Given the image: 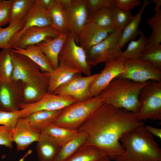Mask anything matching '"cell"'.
<instances>
[{"mask_svg":"<svg viewBox=\"0 0 161 161\" xmlns=\"http://www.w3.org/2000/svg\"><path fill=\"white\" fill-rule=\"evenodd\" d=\"M134 114L122 108L103 103L77 130L85 133L84 144L96 146L112 160L124 150L120 139L125 134L144 125Z\"/></svg>","mask_w":161,"mask_h":161,"instance_id":"6da1fadb","label":"cell"},{"mask_svg":"<svg viewBox=\"0 0 161 161\" xmlns=\"http://www.w3.org/2000/svg\"><path fill=\"white\" fill-rule=\"evenodd\" d=\"M120 142L124 151L115 161H161V149L144 125L125 134Z\"/></svg>","mask_w":161,"mask_h":161,"instance_id":"7a4b0ae2","label":"cell"},{"mask_svg":"<svg viewBox=\"0 0 161 161\" xmlns=\"http://www.w3.org/2000/svg\"><path fill=\"white\" fill-rule=\"evenodd\" d=\"M149 82L140 83L128 79L117 78L98 96L103 103L124 109L135 114L139 106L140 92Z\"/></svg>","mask_w":161,"mask_h":161,"instance_id":"3957f363","label":"cell"},{"mask_svg":"<svg viewBox=\"0 0 161 161\" xmlns=\"http://www.w3.org/2000/svg\"><path fill=\"white\" fill-rule=\"evenodd\" d=\"M103 103L99 96L73 103L62 110L53 123L77 130Z\"/></svg>","mask_w":161,"mask_h":161,"instance_id":"277c9868","label":"cell"},{"mask_svg":"<svg viewBox=\"0 0 161 161\" xmlns=\"http://www.w3.org/2000/svg\"><path fill=\"white\" fill-rule=\"evenodd\" d=\"M138 99L134 114L138 120H161V81H150L141 90Z\"/></svg>","mask_w":161,"mask_h":161,"instance_id":"5b68a950","label":"cell"},{"mask_svg":"<svg viewBox=\"0 0 161 161\" xmlns=\"http://www.w3.org/2000/svg\"><path fill=\"white\" fill-rule=\"evenodd\" d=\"M122 31L115 30L100 43L84 50L90 65L95 66L120 58L122 51L119 44Z\"/></svg>","mask_w":161,"mask_h":161,"instance_id":"8992f818","label":"cell"},{"mask_svg":"<svg viewBox=\"0 0 161 161\" xmlns=\"http://www.w3.org/2000/svg\"><path fill=\"white\" fill-rule=\"evenodd\" d=\"M59 64L77 70L86 76L91 75L92 66L88 63L84 49L69 33L59 55Z\"/></svg>","mask_w":161,"mask_h":161,"instance_id":"52a82bcc","label":"cell"},{"mask_svg":"<svg viewBox=\"0 0 161 161\" xmlns=\"http://www.w3.org/2000/svg\"><path fill=\"white\" fill-rule=\"evenodd\" d=\"M117 78L140 83L150 80L161 81V71L140 58L126 59L124 70Z\"/></svg>","mask_w":161,"mask_h":161,"instance_id":"ba28073f","label":"cell"},{"mask_svg":"<svg viewBox=\"0 0 161 161\" xmlns=\"http://www.w3.org/2000/svg\"><path fill=\"white\" fill-rule=\"evenodd\" d=\"M81 74L75 75L53 93L70 96L78 102L84 101L92 98L89 87L98 73L85 76H82Z\"/></svg>","mask_w":161,"mask_h":161,"instance_id":"9c48e42d","label":"cell"},{"mask_svg":"<svg viewBox=\"0 0 161 161\" xmlns=\"http://www.w3.org/2000/svg\"><path fill=\"white\" fill-rule=\"evenodd\" d=\"M78 102L70 96L47 93L42 100L37 103L31 104L21 103L19 111V117H24L33 112L39 110H62Z\"/></svg>","mask_w":161,"mask_h":161,"instance_id":"30bf717a","label":"cell"},{"mask_svg":"<svg viewBox=\"0 0 161 161\" xmlns=\"http://www.w3.org/2000/svg\"><path fill=\"white\" fill-rule=\"evenodd\" d=\"M64 9L69 32L78 44L80 32L90 16L86 0H72L70 5Z\"/></svg>","mask_w":161,"mask_h":161,"instance_id":"8fae6325","label":"cell"},{"mask_svg":"<svg viewBox=\"0 0 161 161\" xmlns=\"http://www.w3.org/2000/svg\"><path fill=\"white\" fill-rule=\"evenodd\" d=\"M22 88L20 81L0 80V109L7 112L19 111L22 103Z\"/></svg>","mask_w":161,"mask_h":161,"instance_id":"7c38bea8","label":"cell"},{"mask_svg":"<svg viewBox=\"0 0 161 161\" xmlns=\"http://www.w3.org/2000/svg\"><path fill=\"white\" fill-rule=\"evenodd\" d=\"M125 59L120 57L105 63V66L93 80L89 87L91 96H98L114 79L124 70Z\"/></svg>","mask_w":161,"mask_h":161,"instance_id":"4fadbf2b","label":"cell"},{"mask_svg":"<svg viewBox=\"0 0 161 161\" xmlns=\"http://www.w3.org/2000/svg\"><path fill=\"white\" fill-rule=\"evenodd\" d=\"M41 132L40 130L30 125L25 118L19 117L11 129L12 139L17 151H24L32 143L37 142Z\"/></svg>","mask_w":161,"mask_h":161,"instance_id":"5bb4252c","label":"cell"},{"mask_svg":"<svg viewBox=\"0 0 161 161\" xmlns=\"http://www.w3.org/2000/svg\"><path fill=\"white\" fill-rule=\"evenodd\" d=\"M60 34L52 26L32 27L22 33L10 48L23 49L29 46L37 45L48 38H55Z\"/></svg>","mask_w":161,"mask_h":161,"instance_id":"9a60e30c","label":"cell"},{"mask_svg":"<svg viewBox=\"0 0 161 161\" xmlns=\"http://www.w3.org/2000/svg\"><path fill=\"white\" fill-rule=\"evenodd\" d=\"M48 73L42 72L32 80L23 83L22 103L31 104L37 103L47 93Z\"/></svg>","mask_w":161,"mask_h":161,"instance_id":"2e32d148","label":"cell"},{"mask_svg":"<svg viewBox=\"0 0 161 161\" xmlns=\"http://www.w3.org/2000/svg\"><path fill=\"white\" fill-rule=\"evenodd\" d=\"M13 52L14 67L11 80L25 83L34 79L42 72L40 67L29 58Z\"/></svg>","mask_w":161,"mask_h":161,"instance_id":"e0dca14e","label":"cell"},{"mask_svg":"<svg viewBox=\"0 0 161 161\" xmlns=\"http://www.w3.org/2000/svg\"><path fill=\"white\" fill-rule=\"evenodd\" d=\"M116 29L113 27L103 28L88 20L81 30L78 45L84 50L101 42Z\"/></svg>","mask_w":161,"mask_h":161,"instance_id":"ac0fdd59","label":"cell"},{"mask_svg":"<svg viewBox=\"0 0 161 161\" xmlns=\"http://www.w3.org/2000/svg\"><path fill=\"white\" fill-rule=\"evenodd\" d=\"M23 20L24 22V27L11 40L8 48H10L19 35L27 29L33 27H45L52 25L48 10L41 5L37 0H35L31 10Z\"/></svg>","mask_w":161,"mask_h":161,"instance_id":"d6986e66","label":"cell"},{"mask_svg":"<svg viewBox=\"0 0 161 161\" xmlns=\"http://www.w3.org/2000/svg\"><path fill=\"white\" fill-rule=\"evenodd\" d=\"M61 147L50 135L41 131L36 147L38 161H55Z\"/></svg>","mask_w":161,"mask_h":161,"instance_id":"ffe728a7","label":"cell"},{"mask_svg":"<svg viewBox=\"0 0 161 161\" xmlns=\"http://www.w3.org/2000/svg\"><path fill=\"white\" fill-rule=\"evenodd\" d=\"M69 34L60 33L54 38H49L37 45L48 58L54 69L59 66L58 56Z\"/></svg>","mask_w":161,"mask_h":161,"instance_id":"44dd1931","label":"cell"},{"mask_svg":"<svg viewBox=\"0 0 161 161\" xmlns=\"http://www.w3.org/2000/svg\"><path fill=\"white\" fill-rule=\"evenodd\" d=\"M80 73H81L77 70L59 64L58 67L48 73L49 81L47 93H53L58 88Z\"/></svg>","mask_w":161,"mask_h":161,"instance_id":"7402d4cb","label":"cell"},{"mask_svg":"<svg viewBox=\"0 0 161 161\" xmlns=\"http://www.w3.org/2000/svg\"><path fill=\"white\" fill-rule=\"evenodd\" d=\"M12 49L13 52L29 58L40 67L43 72L49 73L54 69L48 58L37 45L29 46L23 49Z\"/></svg>","mask_w":161,"mask_h":161,"instance_id":"603a6c76","label":"cell"},{"mask_svg":"<svg viewBox=\"0 0 161 161\" xmlns=\"http://www.w3.org/2000/svg\"><path fill=\"white\" fill-rule=\"evenodd\" d=\"M150 4L149 1H144L141 9L122 30L119 47L121 49L125 44L130 41L135 39L141 30L139 26L141 21L142 16L146 7Z\"/></svg>","mask_w":161,"mask_h":161,"instance_id":"cb8c5ba5","label":"cell"},{"mask_svg":"<svg viewBox=\"0 0 161 161\" xmlns=\"http://www.w3.org/2000/svg\"><path fill=\"white\" fill-rule=\"evenodd\" d=\"M78 131L75 137L61 146L55 161H66L84 145L86 134L83 131Z\"/></svg>","mask_w":161,"mask_h":161,"instance_id":"d4e9b609","label":"cell"},{"mask_svg":"<svg viewBox=\"0 0 161 161\" xmlns=\"http://www.w3.org/2000/svg\"><path fill=\"white\" fill-rule=\"evenodd\" d=\"M62 110L38 111L23 118L26 119L30 125L41 130L47 125L53 123Z\"/></svg>","mask_w":161,"mask_h":161,"instance_id":"484cf974","label":"cell"},{"mask_svg":"<svg viewBox=\"0 0 161 161\" xmlns=\"http://www.w3.org/2000/svg\"><path fill=\"white\" fill-rule=\"evenodd\" d=\"M52 137L61 146L75 137L77 134V130L68 129L49 124L41 130Z\"/></svg>","mask_w":161,"mask_h":161,"instance_id":"4316f807","label":"cell"},{"mask_svg":"<svg viewBox=\"0 0 161 161\" xmlns=\"http://www.w3.org/2000/svg\"><path fill=\"white\" fill-rule=\"evenodd\" d=\"M106 156L99 148L90 145H83L66 161H98Z\"/></svg>","mask_w":161,"mask_h":161,"instance_id":"83f0119b","label":"cell"},{"mask_svg":"<svg viewBox=\"0 0 161 161\" xmlns=\"http://www.w3.org/2000/svg\"><path fill=\"white\" fill-rule=\"evenodd\" d=\"M13 52L11 48L2 49L0 51V80H11L13 70Z\"/></svg>","mask_w":161,"mask_h":161,"instance_id":"f1b7e54d","label":"cell"},{"mask_svg":"<svg viewBox=\"0 0 161 161\" xmlns=\"http://www.w3.org/2000/svg\"><path fill=\"white\" fill-rule=\"evenodd\" d=\"M35 0H13L9 24L20 21L25 17Z\"/></svg>","mask_w":161,"mask_h":161,"instance_id":"f546056e","label":"cell"},{"mask_svg":"<svg viewBox=\"0 0 161 161\" xmlns=\"http://www.w3.org/2000/svg\"><path fill=\"white\" fill-rule=\"evenodd\" d=\"M48 10L51 20L52 26L60 33L69 32L64 9L56 3Z\"/></svg>","mask_w":161,"mask_h":161,"instance_id":"4dcf8cb0","label":"cell"},{"mask_svg":"<svg viewBox=\"0 0 161 161\" xmlns=\"http://www.w3.org/2000/svg\"><path fill=\"white\" fill-rule=\"evenodd\" d=\"M140 37L136 40L131 41L126 49L122 51L120 57L125 60L140 58L144 47L148 43V38L140 31Z\"/></svg>","mask_w":161,"mask_h":161,"instance_id":"1f68e13d","label":"cell"},{"mask_svg":"<svg viewBox=\"0 0 161 161\" xmlns=\"http://www.w3.org/2000/svg\"><path fill=\"white\" fill-rule=\"evenodd\" d=\"M161 71V45L160 44H148L142 51L140 57Z\"/></svg>","mask_w":161,"mask_h":161,"instance_id":"d6a6232c","label":"cell"},{"mask_svg":"<svg viewBox=\"0 0 161 161\" xmlns=\"http://www.w3.org/2000/svg\"><path fill=\"white\" fill-rule=\"evenodd\" d=\"M112 7H104L90 16L88 21L103 28L112 26Z\"/></svg>","mask_w":161,"mask_h":161,"instance_id":"836d02e7","label":"cell"},{"mask_svg":"<svg viewBox=\"0 0 161 161\" xmlns=\"http://www.w3.org/2000/svg\"><path fill=\"white\" fill-rule=\"evenodd\" d=\"M24 22L22 20L5 28L0 27V48H8L9 44L14 36L23 27Z\"/></svg>","mask_w":161,"mask_h":161,"instance_id":"e575fe53","label":"cell"},{"mask_svg":"<svg viewBox=\"0 0 161 161\" xmlns=\"http://www.w3.org/2000/svg\"><path fill=\"white\" fill-rule=\"evenodd\" d=\"M154 15L147 20L152 32L148 38V44H160L161 42V10L154 12Z\"/></svg>","mask_w":161,"mask_h":161,"instance_id":"d590c367","label":"cell"},{"mask_svg":"<svg viewBox=\"0 0 161 161\" xmlns=\"http://www.w3.org/2000/svg\"><path fill=\"white\" fill-rule=\"evenodd\" d=\"M112 26L117 30H122L132 19L130 11L121 9L114 4L112 7Z\"/></svg>","mask_w":161,"mask_h":161,"instance_id":"8d00e7d4","label":"cell"},{"mask_svg":"<svg viewBox=\"0 0 161 161\" xmlns=\"http://www.w3.org/2000/svg\"><path fill=\"white\" fill-rule=\"evenodd\" d=\"M13 0H1L0 1V27L9 23Z\"/></svg>","mask_w":161,"mask_h":161,"instance_id":"74e56055","label":"cell"},{"mask_svg":"<svg viewBox=\"0 0 161 161\" xmlns=\"http://www.w3.org/2000/svg\"><path fill=\"white\" fill-rule=\"evenodd\" d=\"M87 9L90 16L104 7H112L114 0H86Z\"/></svg>","mask_w":161,"mask_h":161,"instance_id":"f35d334b","label":"cell"},{"mask_svg":"<svg viewBox=\"0 0 161 161\" xmlns=\"http://www.w3.org/2000/svg\"><path fill=\"white\" fill-rule=\"evenodd\" d=\"M19 111L7 112L0 109V125L9 127L12 129L19 118Z\"/></svg>","mask_w":161,"mask_h":161,"instance_id":"ab89813d","label":"cell"},{"mask_svg":"<svg viewBox=\"0 0 161 161\" xmlns=\"http://www.w3.org/2000/svg\"><path fill=\"white\" fill-rule=\"evenodd\" d=\"M11 129L7 126L0 125V145L10 149L12 148Z\"/></svg>","mask_w":161,"mask_h":161,"instance_id":"60d3db41","label":"cell"},{"mask_svg":"<svg viewBox=\"0 0 161 161\" xmlns=\"http://www.w3.org/2000/svg\"><path fill=\"white\" fill-rule=\"evenodd\" d=\"M114 5L118 8L127 11L133 9L141 3L140 0H114Z\"/></svg>","mask_w":161,"mask_h":161,"instance_id":"b9f144b4","label":"cell"},{"mask_svg":"<svg viewBox=\"0 0 161 161\" xmlns=\"http://www.w3.org/2000/svg\"><path fill=\"white\" fill-rule=\"evenodd\" d=\"M146 130L151 135L161 139V129L149 125H144Z\"/></svg>","mask_w":161,"mask_h":161,"instance_id":"7bdbcfd3","label":"cell"},{"mask_svg":"<svg viewBox=\"0 0 161 161\" xmlns=\"http://www.w3.org/2000/svg\"><path fill=\"white\" fill-rule=\"evenodd\" d=\"M43 7L47 10L52 8L56 4V0H37Z\"/></svg>","mask_w":161,"mask_h":161,"instance_id":"ee69618b","label":"cell"},{"mask_svg":"<svg viewBox=\"0 0 161 161\" xmlns=\"http://www.w3.org/2000/svg\"><path fill=\"white\" fill-rule=\"evenodd\" d=\"M57 3L64 9L71 4L72 0H56Z\"/></svg>","mask_w":161,"mask_h":161,"instance_id":"f6af8a7d","label":"cell"},{"mask_svg":"<svg viewBox=\"0 0 161 161\" xmlns=\"http://www.w3.org/2000/svg\"><path fill=\"white\" fill-rule=\"evenodd\" d=\"M150 4L152 3H155L156 4V7L154 10V12L156 11L159 10L160 9L161 6V0H153L149 1Z\"/></svg>","mask_w":161,"mask_h":161,"instance_id":"bcb514c9","label":"cell"},{"mask_svg":"<svg viewBox=\"0 0 161 161\" xmlns=\"http://www.w3.org/2000/svg\"><path fill=\"white\" fill-rule=\"evenodd\" d=\"M112 160L109 157L105 156L102 158L98 161H112Z\"/></svg>","mask_w":161,"mask_h":161,"instance_id":"7dc6e473","label":"cell"},{"mask_svg":"<svg viewBox=\"0 0 161 161\" xmlns=\"http://www.w3.org/2000/svg\"><path fill=\"white\" fill-rule=\"evenodd\" d=\"M1 0H0V1H1Z\"/></svg>","mask_w":161,"mask_h":161,"instance_id":"c3c4849f","label":"cell"}]
</instances>
